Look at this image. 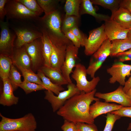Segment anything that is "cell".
I'll list each match as a JSON object with an SVG mask.
<instances>
[{
    "label": "cell",
    "mask_w": 131,
    "mask_h": 131,
    "mask_svg": "<svg viewBox=\"0 0 131 131\" xmlns=\"http://www.w3.org/2000/svg\"><path fill=\"white\" fill-rule=\"evenodd\" d=\"M121 117L111 112L107 113L106 116V124L103 131H112L115 122Z\"/></svg>",
    "instance_id": "35"
},
{
    "label": "cell",
    "mask_w": 131,
    "mask_h": 131,
    "mask_svg": "<svg viewBox=\"0 0 131 131\" xmlns=\"http://www.w3.org/2000/svg\"><path fill=\"white\" fill-rule=\"evenodd\" d=\"M88 14L93 17L97 20L100 21H106L110 18V17L107 15L98 14L94 8L93 4L89 0H82L80 10V15Z\"/></svg>",
    "instance_id": "22"
},
{
    "label": "cell",
    "mask_w": 131,
    "mask_h": 131,
    "mask_svg": "<svg viewBox=\"0 0 131 131\" xmlns=\"http://www.w3.org/2000/svg\"><path fill=\"white\" fill-rule=\"evenodd\" d=\"M43 35L41 37L42 43L44 65L50 66V58L52 50L51 42L47 34L44 32H41Z\"/></svg>",
    "instance_id": "24"
},
{
    "label": "cell",
    "mask_w": 131,
    "mask_h": 131,
    "mask_svg": "<svg viewBox=\"0 0 131 131\" xmlns=\"http://www.w3.org/2000/svg\"><path fill=\"white\" fill-rule=\"evenodd\" d=\"M127 130L128 131L131 130V122L129 123Z\"/></svg>",
    "instance_id": "47"
},
{
    "label": "cell",
    "mask_w": 131,
    "mask_h": 131,
    "mask_svg": "<svg viewBox=\"0 0 131 131\" xmlns=\"http://www.w3.org/2000/svg\"><path fill=\"white\" fill-rule=\"evenodd\" d=\"M120 7L126 9L131 14V0H121Z\"/></svg>",
    "instance_id": "43"
},
{
    "label": "cell",
    "mask_w": 131,
    "mask_h": 131,
    "mask_svg": "<svg viewBox=\"0 0 131 131\" xmlns=\"http://www.w3.org/2000/svg\"><path fill=\"white\" fill-rule=\"evenodd\" d=\"M53 83L62 86L69 83L64 77L61 71L51 66H44L40 69Z\"/></svg>",
    "instance_id": "21"
},
{
    "label": "cell",
    "mask_w": 131,
    "mask_h": 131,
    "mask_svg": "<svg viewBox=\"0 0 131 131\" xmlns=\"http://www.w3.org/2000/svg\"><path fill=\"white\" fill-rule=\"evenodd\" d=\"M131 65L124 64L119 62L114 64L106 69L107 73L111 76L109 82L114 84L117 82L121 86H124L126 77L131 75Z\"/></svg>",
    "instance_id": "13"
},
{
    "label": "cell",
    "mask_w": 131,
    "mask_h": 131,
    "mask_svg": "<svg viewBox=\"0 0 131 131\" xmlns=\"http://www.w3.org/2000/svg\"><path fill=\"white\" fill-rule=\"evenodd\" d=\"M79 18L74 16H66L63 21L61 30L64 33L71 30L74 27L77 26Z\"/></svg>",
    "instance_id": "32"
},
{
    "label": "cell",
    "mask_w": 131,
    "mask_h": 131,
    "mask_svg": "<svg viewBox=\"0 0 131 131\" xmlns=\"http://www.w3.org/2000/svg\"><path fill=\"white\" fill-rule=\"evenodd\" d=\"M82 0H66L64 5L66 16H74L79 18Z\"/></svg>",
    "instance_id": "27"
},
{
    "label": "cell",
    "mask_w": 131,
    "mask_h": 131,
    "mask_svg": "<svg viewBox=\"0 0 131 131\" xmlns=\"http://www.w3.org/2000/svg\"><path fill=\"white\" fill-rule=\"evenodd\" d=\"M61 128L63 131H78L76 123L66 120Z\"/></svg>",
    "instance_id": "39"
},
{
    "label": "cell",
    "mask_w": 131,
    "mask_h": 131,
    "mask_svg": "<svg viewBox=\"0 0 131 131\" xmlns=\"http://www.w3.org/2000/svg\"><path fill=\"white\" fill-rule=\"evenodd\" d=\"M37 74L42 81L46 90L51 91L57 95L60 92L65 90L62 86L53 82L40 70H38Z\"/></svg>",
    "instance_id": "25"
},
{
    "label": "cell",
    "mask_w": 131,
    "mask_h": 131,
    "mask_svg": "<svg viewBox=\"0 0 131 131\" xmlns=\"http://www.w3.org/2000/svg\"><path fill=\"white\" fill-rule=\"evenodd\" d=\"M74 69L72 73V77L76 81V86L81 92H90L95 89L99 82V76L95 77L90 81L87 78L86 68L83 65L76 64Z\"/></svg>",
    "instance_id": "5"
},
{
    "label": "cell",
    "mask_w": 131,
    "mask_h": 131,
    "mask_svg": "<svg viewBox=\"0 0 131 131\" xmlns=\"http://www.w3.org/2000/svg\"><path fill=\"white\" fill-rule=\"evenodd\" d=\"M39 5L45 13V15H49L57 9L59 0H37Z\"/></svg>",
    "instance_id": "28"
},
{
    "label": "cell",
    "mask_w": 131,
    "mask_h": 131,
    "mask_svg": "<svg viewBox=\"0 0 131 131\" xmlns=\"http://www.w3.org/2000/svg\"><path fill=\"white\" fill-rule=\"evenodd\" d=\"M79 48L75 46L72 42L67 48L65 60L61 67L62 74L68 83L72 82L70 78V74L75 67L76 62L78 57Z\"/></svg>",
    "instance_id": "14"
},
{
    "label": "cell",
    "mask_w": 131,
    "mask_h": 131,
    "mask_svg": "<svg viewBox=\"0 0 131 131\" xmlns=\"http://www.w3.org/2000/svg\"><path fill=\"white\" fill-rule=\"evenodd\" d=\"M76 124L78 131H98L97 127L94 123H79Z\"/></svg>",
    "instance_id": "36"
},
{
    "label": "cell",
    "mask_w": 131,
    "mask_h": 131,
    "mask_svg": "<svg viewBox=\"0 0 131 131\" xmlns=\"http://www.w3.org/2000/svg\"><path fill=\"white\" fill-rule=\"evenodd\" d=\"M127 37L128 39H131V28L130 29L128 33Z\"/></svg>",
    "instance_id": "46"
},
{
    "label": "cell",
    "mask_w": 131,
    "mask_h": 131,
    "mask_svg": "<svg viewBox=\"0 0 131 131\" xmlns=\"http://www.w3.org/2000/svg\"><path fill=\"white\" fill-rule=\"evenodd\" d=\"M36 28L31 27L21 26L12 28L16 35L14 43L15 48H20L35 40L42 37L43 34Z\"/></svg>",
    "instance_id": "11"
},
{
    "label": "cell",
    "mask_w": 131,
    "mask_h": 131,
    "mask_svg": "<svg viewBox=\"0 0 131 131\" xmlns=\"http://www.w3.org/2000/svg\"><path fill=\"white\" fill-rule=\"evenodd\" d=\"M3 89L0 96V104L4 106H10L18 103L19 98L15 96L12 86L8 78L2 79Z\"/></svg>",
    "instance_id": "18"
},
{
    "label": "cell",
    "mask_w": 131,
    "mask_h": 131,
    "mask_svg": "<svg viewBox=\"0 0 131 131\" xmlns=\"http://www.w3.org/2000/svg\"><path fill=\"white\" fill-rule=\"evenodd\" d=\"M19 87L23 89L26 94L34 91L45 90L42 85L24 80L19 85Z\"/></svg>",
    "instance_id": "34"
},
{
    "label": "cell",
    "mask_w": 131,
    "mask_h": 131,
    "mask_svg": "<svg viewBox=\"0 0 131 131\" xmlns=\"http://www.w3.org/2000/svg\"><path fill=\"white\" fill-rule=\"evenodd\" d=\"M29 10L39 16L43 11L36 0H17Z\"/></svg>",
    "instance_id": "33"
},
{
    "label": "cell",
    "mask_w": 131,
    "mask_h": 131,
    "mask_svg": "<svg viewBox=\"0 0 131 131\" xmlns=\"http://www.w3.org/2000/svg\"><path fill=\"white\" fill-rule=\"evenodd\" d=\"M0 131H35L37 123L35 118L29 113L23 117L11 119L0 114Z\"/></svg>",
    "instance_id": "2"
},
{
    "label": "cell",
    "mask_w": 131,
    "mask_h": 131,
    "mask_svg": "<svg viewBox=\"0 0 131 131\" xmlns=\"http://www.w3.org/2000/svg\"><path fill=\"white\" fill-rule=\"evenodd\" d=\"M0 54L7 55L11 58L14 53L16 34L9 28L8 22L0 21Z\"/></svg>",
    "instance_id": "10"
},
{
    "label": "cell",
    "mask_w": 131,
    "mask_h": 131,
    "mask_svg": "<svg viewBox=\"0 0 131 131\" xmlns=\"http://www.w3.org/2000/svg\"><path fill=\"white\" fill-rule=\"evenodd\" d=\"M36 21L38 24L37 27L41 31L44 32L48 35L67 38L61 30V14L58 10L49 15H44Z\"/></svg>",
    "instance_id": "4"
},
{
    "label": "cell",
    "mask_w": 131,
    "mask_h": 131,
    "mask_svg": "<svg viewBox=\"0 0 131 131\" xmlns=\"http://www.w3.org/2000/svg\"><path fill=\"white\" fill-rule=\"evenodd\" d=\"M123 106L120 105L110 103L106 102H102L99 100L96 101L94 103L90 106V113L94 119L100 115L117 110Z\"/></svg>",
    "instance_id": "17"
},
{
    "label": "cell",
    "mask_w": 131,
    "mask_h": 131,
    "mask_svg": "<svg viewBox=\"0 0 131 131\" xmlns=\"http://www.w3.org/2000/svg\"><path fill=\"white\" fill-rule=\"evenodd\" d=\"M104 24L91 31L84 44V52L87 56L92 55L107 39L105 31Z\"/></svg>",
    "instance_id": "9"
},
{
    "label": "cell",
    "mask_w": 131,
    "mask_h": 131,
    "mask_svg": "<svg viewBox=\"0 0 131 131\" xmlns=\"http://www.w3.org/2000/svg\"><path fill=\"white\" fill-rule=\"evenodd\" d=\"M126 93L131 100V87L129 90Z\"/></svg>",
    "instance_id": "45"
},
{
    "label": "cell",
    "mask_w": 131,
    "mask_h": 131,
    "mask_svg": "<svg viewBox=\"0 0 131 131\" xmlns=\"http://www.w3.org/2000/svg\"><path fill=\"white\" fill-rule=\"evenodd\" d=\"M47 35L52 45L50 61V66L61 71V67L65 60L67 47L72 42L67 38H63L54 35Z\"/></svg>",
    "instance_id": "3"
},
{
    "label": "cell",
    "mask_w": 131,
    "mask_h": 131,
    "mask_svg": "<svg viewBox=\"0 0 131 131\" xmlns=\"http://www.w3.org/2000/svg\"><path fill=\"white\" fill-rule=\"evenodd\" d=\"M118 57L119 62H123L131 61V49L119 53L116 56Z\"/></svg>",
    "instance_id": "41"
},
{
    "label": "cell",
    "mask_w": 131,
    "mask_h": 131,
    "mask_svg": "<svg viewBox=\"0 0 131 131\" xmlns=\"http://www.w3.org/2000/svg\"><path fill=\"white\" fill-rule=\"evenodd\" d=\"M71 30L80 41L81 46H84V42L87 38L81 32L78 26L74 27Z\"/></svg>",
    "instance_id": "38"
},
{
    "label": "cell",
    "mask_w": 131,
    "mask_h": 131,
    "mask_svg": "<svg viewBox=\"0 0 131 131\" xmlns=\"http://www.w3.org/2000/svg\"><path fill=\"white\" fill-rule=\"evenodd\" d=\"M16 66L21 72L24 80L43 86V82L37 74L35 73L32 70L28 69L20 66Z\"/></svg>",
    "instance_id": "29"
},
{
    "label": "cell",
    "mask_w": 131,
    "mask_h": 131,
    "mask_svg": "<svg viewBox=\"0 0 131 131\" xmlns=\"http://www.w3.org/2000/svg\"><path fill=\"white\" fill-rule=\"evenodd\" d=\"M93 4L100 5L110 10L113 13L117 10L120 7V0H91Z\"/></svg>",
    "instance_id": "30"
},
{
    "label": "cell",
    "mask_w": 131,
    "mask_h": 131,
    "mask_svg": "<svg viewBox=\"0 0 131 131\" xmlns=\"http://www.w3.org/2000/svg\"><path fill=\"white\" fill-rule=\"evenodd\" d=\"M13 64L11 57L7 55L0 54V76L2 79L8 78L11 66Z\"/></svg>",
    "instance_id": "26"
},
{
    "label": "cell",
    "mask_w": 131,
    "mask_h": 131,
    "mask_svg": "<svg viewBox=\"0 0 131 131\" xmlns=\"http://www.w3.org/2000/svg\"><path fill=\"white\" fill-rule=\"evenodd\" d=\"M110 19L124 28H131V14L124 8L120 7L112 13Z\"/></svg>",
    "instance_id": "20"
},
{
    "label": "cell",
    "mask_w": 131,
    "mask_h": 131,
    "mask_svg": "<svg viewBox=\"0 0 131 131\" xmlns=\"http://www.w3.org/2000/svg\"><path fill=\"white\" fill-rule=\"evenodd\" d=\"M112 42L108 39L106 40L99 49L92 55L89 65L86 69L87 74L92 78L96 72L101 67L107 57L110 56Z\"/></svg>",
    "instance_id": "8"
},
{
    "label": "cell",
    "mask_w": 131,
    "mask_h": 131,
    "mask_svg": "<svg viewBox=\"0 0 131 131\" xmlns=\"http://www.w3.org/2000/svg\"><path fill=\"white\" fill-rule=\"evenodd\" d=\"M96 90L86 93L81 92L69 98L57 111V114L65 120L75 123H94V120L89 111L90 105L94 101L99 100L95 98Z\"/></svg>",
    "instance_id": "1"
},
{
    "label": "cell",
    "mask_w": 131,
    "mask_h": 131,
    "mask_svg": "<svg viewBox=\"0 0 131 131\" xmlns=\"http://www.w3.org/2000/svg\"><path fill=\"white\" fill-rule=\"evenodd\" d=\"M67 88V90L60 92L57 96L51 91H45L44 98L50 103L54 112L58 110L69 98L81 92L76 85L72 82L68 83Z\"/></svg>",
    "instance_id": "7"
},
{
    "label": "cell",
    "mask_w": 131,
    "mask_h": 131,
    "mask_svg": "<svg viewBox=\"0 0 131 131\" xmlns=\"http://www.w3.org/2000/svg\"><path fill=\"white\" fill-rule=\"evenodd\" d=\"M8 0H0V21H4L7 13L5 5Z\"/></svg>",
    "instance_id": "42"
},
{
    "label": "cell",
    "mask_w": 131,
    "mask_h": 131,
    "mask_svg": "<svg viewBox=\"0 0 131 131\" xmlns=\"http://www.w3.org/2000/svg\"><path fill=\"white\" fill-rule=\"evenodd\" d=\"M32 61V69L38 70L44 65L41 38H38L24 45Z\"/></svg>",
    "instance_id": "12"
},
{
    "label": "cell",
    "mask_w": 131,
    "mask_h": 131,
    "mask_svg": "<svg viewBox=\"0 0 131 131\" xmlns=\"http://www.w3.org/2000/svg\"><path fill=\"white\" fill-rule=\"evenodd\" d=\"M120 117H126L131 118V106H123L120 109L111 112Z\"/></svg>",
    "instance_id": "37"
},
{
    "label": "cell",
    "mask_w": 131,
    "mask_h": 131,
    "mask_svg": "<svg viewBox=\"0 0 131 131\" xmlns=\"http://www.w3.org/2000/svg\"><path fill=\"white\" fill-rule=\"evenodd\" d=\"M111 42V56H116L118 54L131 49V39L115 40Z\"/></svg>",
    "instance_id": "23"
},
{
    "label": "cell",
    "mask_w": 131,
    "mask_h": 131,
    "mask_svg": "<svg viewBox=\"0 0 131 131\" xmlns=\"http://www.w3.org/2000/svg\"><path fill=\"white\" fill-rule=\"evenodd\" d=\"M120 85L115 90L105 93L96 92L95 96L98 98L103 99L107 102H112L120 104L123 106H131V100Z\"/></svg>",
    "instance_id": "15"
},
{
    "label": "cell",
    "mask_w": 131,
    "mask_h": 131,
    "mask_svg": "<svg viewBox=\"0 0 131 131\" xmlns=\"http://www.w3.org/2000/svg\"><path fill=\"white\" fill-rule=\"evenodd\" d=\"M11 58L13 64L16 66H20L32 70L31 59L24 46L20 48L14 49Z\"/></svg>",
    "instance_id": "19"
},
{
    "label": "cell",
    "mask_w": 131,
    "mask_h": 131,
    "mask_svg": "<svg viewBox=\"0 0 131 131\" xmlns=\"http://www.w3.org/2000/svg\"><path fill=\"white\" fill-rule=\"evenodd\" d=\"M131 87V75L128 79L126 82L125 85L123 88L124 92L126 93Z\"/></svg>",
    "instance_id": "44"
},
{
    "label": "cell",
    "mask_w": 131,
    "mask_h": 131,
    "mask_svg": "<svg viewBox=\"0 0 131 131\" xmlns=\"http://www.w3.org/2000/svg\"><path fill=\"white\" fill-rule=\"evenodd\" d=\"M105 22V32L107 38L111 41L128 39L127 35L130 29L123 28L110 18Z\"/></svg>",
    "instance_id": "16"
},
{
    "label": "cell",
    "mask_w": 131,
    "mask_h": 131,
    "mask_svg": "<svg viewBox=\"0 0 131 131\" xmlns=\"http://www.w3.org/2000/svg\"><path fill=\"white\" fill-rule=\"evenodd\" d=\"M7 18L20 20H33L40 17L17 0H8L5 5Z\"/></svg>",
    "instance_id": "6"
},
{
    "label": "cell",
    "mask_w": 131,
    "mask_h": 131,
    "mask_svg": "<svg viewBox=\"0 0 131 131\" xmlns=\"http://www.w3.org/2000/svg\"><path fill=\"white\" fill-rule=\"evenodd\" d=\"M64 33L66 37L75 46L79 48L81 46L80 41L71 30Z\"/></svg>",
    "instance_id": "40"
},
{
    "label": "cell",
    "mask_w": 131,
    "mask_h": 131,
    "mask_svg": "<svg viewBox=\"0 0 131 131\" xmlns=\"http://www.w3.org/2000/svg\"><path fill=\"white\" fill-rule=\"evenodd\" d=\"M13 64L11 65L8 79L11 84L14 91L16 90L22 82L21 75Z\"/></svg>",
    "instance_id": "31"
}]
</instances>
